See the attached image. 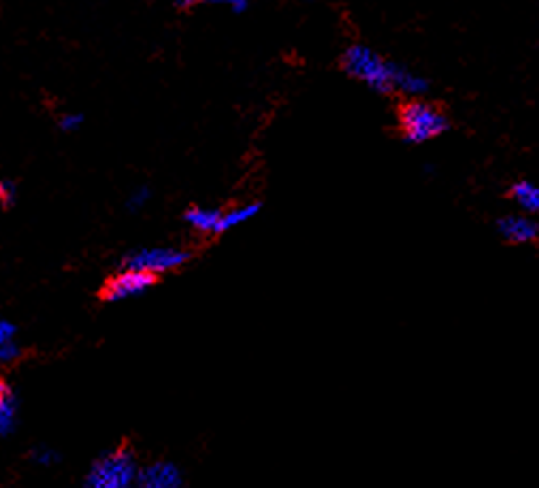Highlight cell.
<instances>
[{"instance_id":"cell-5","label":"cell","mask_w":539,"mask_h":488,"mask_svg":"<svg viewBox=\"0 0 539 488\" xmlns=\"http://www.w3.org/2000/svg\"><path fill=\"white\" fill-rule=\"evenodd\" d=\"M156 282H158V277L146 273V271L122 267L118 273L109 277L101 297L103 301L107 303H124L131 301V299H139L146 295V292H149L156 286Z\"/></svg>"},{"instance_id":"cell-8","label":"cell","mask_w":539,"mask_h":488,"mask_svg":"<svg viewBox=\"0 0 539 488\" xmlns=\"http://www.w3.org/2000/svg\"><path fill=\"white\" fill-rule=\"evenodd\" d=\"M20 420V397L9 380L0 378V437H9Z\"/></svg>"},{"instance_id":"cell-13","label":"cell","mask_w":539,"mask_h":488,"mask_svg":"<svg viewBox=\"0 0 539 488\" xmlns=\"http://www.w3.org/2000/svg\"><path fill=\"white\" fill-rule=\"evenodd\" d=\"M260 214V203H243L237 205V207L226 209V212H222V231H231L237 229V226L246 224V222L254 220Z\"/></svg>"},{"instance_id":"cell-14","label":"cell","mask_w":539,"mask_h":488,"mask_svg":"<svg viewBox=\"0 0 539 488\" xmlns=\"http://www.w3.org/2000/svg\"><path fill=\"white\" fill-rule=\"evenodd\" d=\"M18 203V184L0 175V209H11Z\"/></svg>"},{"instance_id":"cell-2","label":"cell","mask_w":539,"mask_h":488,"mask_svg":"<svg viewBox=\"0 0 539 488\" xmlns=\"http://www.w3.org/2000/svg\"><path fill=\"white\" fill-rule=\"evenodd\" d=\"M392 64L394 63L377 54L374 47L363 43H354L341 55L343 71L377 94L392 92Z\"/></svg>"},{"instance_id":"cell-11","label":"cell","mask_w":539,"mask_h":488,"mask_svg":"<svg viewBox=\"0 0 539 488\" xmlns=\"http://www.w3.org/2000/svg\"><path fill=\"white\" fill-rule=\"evenodd\" d=\"M21 358V346L18 341V326L9 318L0 316V365H13Z\"/></svg>"},{"instance_id":"cell-6","label":"cell","mask_w":539,"mask_h":488,"mask_svg":"<svg viewBox=\"0 0 539 488\" xmlns=\"http://www.w3.org/2000/svg\"><path fill=\"white\" fill-rule=\"evenodd\" d=\"M497 232L508 243L526 246L539 240V222L531 214H512L497 220Z\"/></svg>"},{"instance_id":"cell-18","label":"cell","mask_w":539,"mask_h":488,"mask_svg":"<svg viewBox=\"0 0 539 488\" xmlns=\"http://www.w3.org/2000/svg\"><path fill=\"white\" fill-rule=\"evenodd\" d=\"M211 4H222V7H229L232 13H243L249 7V0H207Z\"/></svg>"},{"instance_id":"cell-19","label":"cell","mask_w":539,"mask_h":488,"mask_svg":"<svg viewBox=\"0 0 539 488\" xmlns=\"http://www.w3.org/2000/svg\"><path fill=\"white\" fill-rule=\"evenodd\" d=\"M173 3H175L177 9L188 11V9H192L197 3H201V0H173Z\"/></svg>"},{"instance_id":"cell-3","label":"cell","mask_w":539,"mask_h":488,"mask_svg":"<svg viewBox=\"0 0 539 488\" xmlns=\"http://www.w3.org/2000/svg\"><path fill=\"white\" fill-rule=\"evenodd\" d=\"M139 461L131 448H115L101 454L88 469L83 486L86 488H131L137 484Z\"/></svg>"},{"instance_id":"cell-9","label":"cell","mask_w":539,"mask_h":488,"mask_svg":"<svg viewBox=\"0 0 539 488\" xmlns=\"http://www.w3.org/2000/svg\"><path fill=\"white\" fill-rule=\"evenodd\" d=\"M431 83L425 75L416 73L403 64H392V92H401L409 98H422L429 92Z\"/></svg>"},{"instance_id":"cell-4","label":"cell","mask_w":539,"mask_h":488,"mask_svg":"<svg viewBox=\"0 0 539 488\" xmlns=\"http://www.w3.org/2000/svg\"><path fill=\"white\" fill-rule=\"evenodd\" d=\"M192 252L175 246H158V248H139L132 249L122 260V267H131L146 271L152 275H164L171 271L181 269L183 265L190 263Z\"/></svg>"},{"instance_id":"cell-7","label":"cell","mask_w":539,"mask_h":488,"mask_svg":"<svg viewBox=\"0 0 539 488\" xmlns=\"http://www.w3.org/2000/svg\"><path fill=\"white\" fill-rule=\"evenodd\" d=\"M137 486L141 488H181L183 474L175 463L154 461L139 469Z\"/></svg>"},{"instance_id":"cell-15","label":"cell","mask_w":539,"mask_h":488,"mask_svg":"<svg viewBox=\"0 0 539 488\" xmlns=\"http://www.w3.org/2000/svg\"><path fill=\"white\" fill-rule=\"evenodd\" d=\"M149 201H152V190L147 186H139L126 198V207H129V212H141L143 207H147Z\"/></svg>"},{"instance_id":"cell-1","label":"cell","mask_w":539,"mask_h":488,"mask_svg":"<svg viewBox=\"0 0 539 488\" xmlns=\"http://www.w3.org/2000/svg\"><path fill=\"white\" fill-rule=\"evenodd\" d=\"M399 130L405 143L420 146L433 139L446 135L450 130V120L437 105L425 98H409L399 109Z\"/></svg>"},{"instance_id":"cell-10","label":"cell","mask_w":539,"mask_h":488,"mask_svg":"<svg viewBox=\"0 0 539 488\" xmlns=\"http://www.w3.org/2000/svg\"><path fill=\"white\" fill-rule=\"evenodd\" d=\"M183 220L186 224L190 226L192 231L201 232V235H222V209L215 207H201V205H194V207H188L186 214H183Z\"/></svg>"},{"instance_id":"cell-16","label":"cell","mask_w":539,"mask_h":488,"mask_svg":"<svg viewBox=\"0 0 539 488\" xmlns=\"http://www.w3.org/2000/svg\"><path fill=\"white\" fill-rule=\"evenodd\" d=\"M30 459L38 465V467H54V465L60 461V454L49 446H37L32 448Z\"/></svg>"},{"instance_id":"cell-12","label":"cell","mask_w":539,"mask_h":488,"mask_svg":"<svg viewBox=\"0 0 539 488\" xmlns=\"http://www.w3.org/2000/svg\"><path fill=\"white\" fill-rule=\"evenodd\" d=\"M510 197L522 212L531 215L539 214V186L533 184V181H516L512 190H510Z\"/></svg>"},{"instance_id":"cell-17","label":"cell","mask_w":539,"mask_h":488,"mask_svg":"<svg viewBox=\"0 0 539 488\" xmlns=\"http://www.w3.org/2000/svg\"><path fill=\"white\" fill-rule=\"evenodd\" d=\"M83 126V115L80 111H66L58 118V129L63 132H77Z\"/></svg>"}]
</instances>
